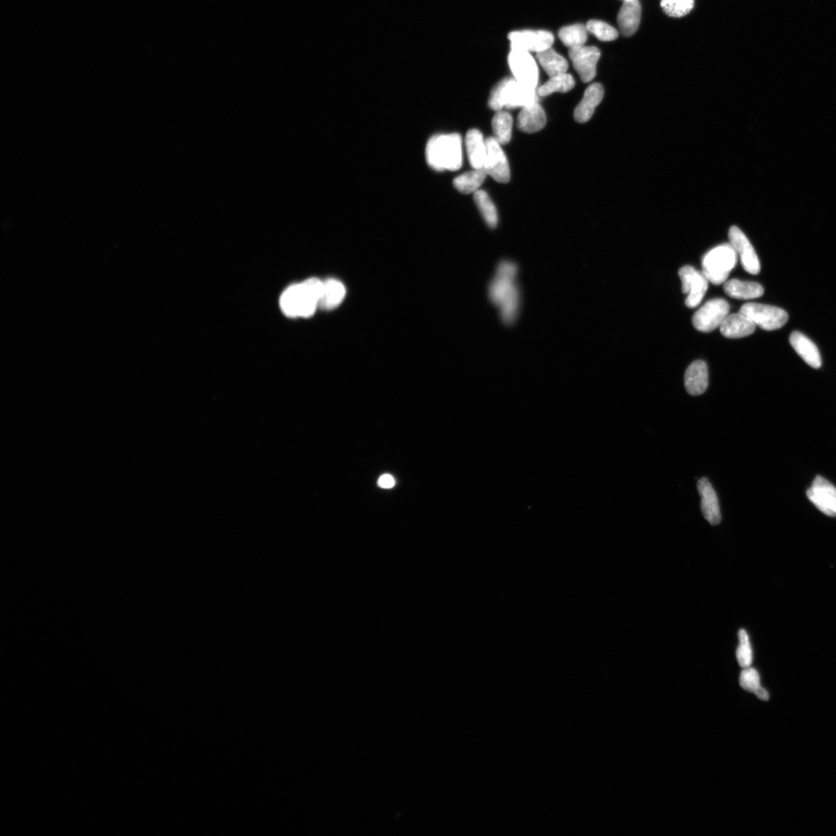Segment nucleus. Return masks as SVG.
<instances>
[{
  "instance_id": "11",
  "label": "nucleus",
  "mask_w": 836,
  "mask_h": 836,
  "mask_svg": "<svg viewBox=\"0 0 836 836\" xmlns=\"http://www.w3.org/2000/svg\"><path fill=\"white\" fill-rule=\"evenodd\" d=\"M568 55L575 70L579 74L583 82L587 83L594 79L597 75V66L601 56L599 48L583 45L570 49Z\"/></svg>"
},
{
  "instance_id": "22",
  "label": "nucleus",
  "mask_w": 836,
  "mask_h": 836,
  "mask_svg": "<svg viewBox=\"0 0 836 836\" xmlns=\"http://www.w3.org/2000/svg\"><path fill=\"white\" fill-rule=\"evenodd\" d=\"M723 289L727 295L741 300L757 298L762 297L764 293V288L759 283L738 279L726 281Z\"/></svg>"
},
{
  "instance_id": "31",
  "label": "nucleus",
  "mask_w": 836,
  "mask_h": 836,
  "mask_svg": "<svg viewBox=\"0 0 836 836\" xmlns=\"http://www.w3.org/2000/svg\"><path fill=\"white\" fill-rule=\"evenodd\" d=\"M694 0H662L660 6L665 13L672 18H682L693 9Z\"/></svg>"
},
{
  "instance_id": "10",
  "label": "nucleus",
  "mask_w": 836,
  "mask_h": 836,
  "mask_svg": "<svg viewBox=\"0 0 836 836\" xmlns=\"http://www.w3.org/2000/svg\"><path fill=\"white\" fill-rule=\"evenodd\" d=\"M487 155L483 169L496 181L507 183L511 180V170L501 145L495 137L486 140Z\"/></svg>"
},
{
  "instance_id": "25",
  "label": "nucleus",
  "mask_w": 836,
  "mask_h": 836,
  "mask_svg": "<svg viewBox=\"0 0 836 836\" xmlns=\"http://www.w3.org/2000/svg\"><path fill=\"white\" fill-rule=\"evenodd\" d=\"M487 175L484 169H473L456 178L453 186L462 194L475 193L479 190Z\"/></svg>"
},
{
  "instance_id": "15",
  "label": "nucleus",
  "mask_w": 836,
  "mask_h": 836,
  "mask_svg": "<svg viewBox=\"0 0 836 836\" xmlns=\"http://www.w3.org/2000/svg\"><path fill=\"white\" fill-rule=\"evenodd\" d=\"M604 96V89L599 83H593L585 90L583 98L574 112L576 122H588Z\"/></svg>"
},
{
  "instance_id": "23",
  "label": "nucleus",
  "mask_w": 836,
  "mask_h": 836,
  "mask_svg": "<svg viewBox=\"0 0 836 836\" xmlns=\"http://www.w3.org/2000/svg\"><path fill=\"white\" fill-rule=\"evenodd\" d=\"M346 295L344 284L337 279L323 281L320 307L332 310L341 305Z\"/></svg>"
},
{
  "instance_id": "3",
  "label": "nucleus",
  "mask_w": 836,
  "mask_h": 836,
  "mask_svg": "<svg viewBox=\"0 0 836 836\" xmlns=\"http://www.w3.org/2000/svg\"><path fill=\"white\" fill-rule=\"evenodd\" d=\"M429 165L438 171H455L463 165V140L458 133L432 137L426 147Z\"/></svg>"
},
{
  "instance_id": "36",
  "label": "nucleus",
  "mask_w": 836,
  "mask_h": 836,
  "mask_svg": "<svg viewBox=\"0 0 836 836\" xmlns=\"http://www.w3.org/2000/svg\"><path fill=\"white\" fill-rule=\"evenodd\" d=\"M378 485L381 488L390 489L395 487V480L390 475H383L380 478Z\"/></svg>"
},
{
  "instance_id": "6",
  "label": "nucleus",
  "mask_w": 836,
  "mask_h": 836,
  "mask_svg": "<svg viewBox=\"0 0 836 836\" xmlns=\"http://www.w3.org/2000/svg\"><path fill=\"white\" fill-rule=\"evenodd\" d=\"M756 325L767 331L779 329L789 321V315L783 309L772 305L747 303L740 310Z\"/></svg>"
},
{
  "instance_id": "19",
  "label": "nucleus",
  "mask_w": 836,
  "mask_h": 836,
  "mask_svg": "<svg viewBox=\"0 0 836 836\" xmlns=\"http://www.w3.org/2000/svg\"><path fill=\"white\" fill-rule=\"evenodd\" d=\"M641 19V6L638 0L624 1L618 13L617 22L622 35L631 37L638 30Z\"/></svg>"
},
{
  "instance_id": "14",
  "label": "nucleus",
  "mask_w": 836,
  "mask_h": 836,
  "mask_svg": "<svg viewBox=\"0 0 836 836\" xmlns=\"http://www.w3.org/2000/svg\"><path fill=\"white\" fill-rule=\"evenodd\" d=\"M697 488L701 497V511L705 519L713 526L720 524L722 521L720 504L712 484L704 478L699 480Z\"/></svg>"
},
{
  "instance_id": "21",
  "label": "nucleus",
  "mask_w": 836,
  "mask_h": 836,
  "mask_svg": "<svg viewBox=\"0 0 836 836\" xmlns=\"http://www.w3.org/2000/svg\"><path fill=\"white\" fill-rule=\"evenodd\" d=\"M465 148L473 169H483L487 155L486 140L478 130H470L465 136Z\"/></svg>"
},
{
  "instance_id": "5",
  "label": "nucleus",
  "mask_w": 836,
  "mask_h": 836,
  "mask_svg": "<svg viewBox=\"0 0 836 836\" xmlns=\"http://www.w3.org/2000/svg\"><path fill=\"white\" fill-rule=\"evenodd\" d=\"M738 263V254L730 244H725L711 249L702 259V272L708 281L721 286L729 278L730 273Z\"/></svg>"
},
{
  "instance_id": "33",
  "label": "nucleus",
  "mask_w": 836,
  "mask_h": 836,
  "mask_svg": "<svg viewBox=\"0 0 836 836\" xmlns=\"http://www.w3.org/2000/svg\"><path fill=\"white\" fill-rule=\"evenodd\" d=\"M739 646L737 650V659L742 668L751 666L752 662V650L750 638L745 630H740L738 633Z\"/></svg>"
},
{
  "instance_id": "8",
  "label": "nucleus",
  "mask_w": 836,
  "mask_h": 836,
  "mask_svg": "<svg viewBox=\"0 0 836 836\" xmlns=\"http://www.w3.org/2000/svg\"><path fill=\"white\" fill-rule=\"evenodd\" d=\"M508 63L514 79L526 86L536 89L539 79L538 67L531 53L512 50Z\"/></svg>"
},
{
  "instance_id": "28",
  "label": "nucleus",
  "mask_w": 836,
  "mask_h": 836,
  "mask_svg": "<svg viewBox=\"0 0 836 836\" xmlns=\"http://www.w3.org/2000/svg\"><path fill=\"white\" fill-rule=\"evenodd\" d=\"M588 32L587 25L578 23L563 28L559 30L558 36L563 43L571 49L584 45L588 39Z\"/></svg>"
},
{
  "instance_id": "32",
  "label": "nucleus",
  "mask_w": 836,
  "mask_h": 836,
  "mask_svg": "<svg viewBox=\"0 0 836 836\" xmlns=\"http://www.w3.org/2000/svg\"><path fill=\"white\" fill-rule=\"evenodd\" d=\"M587 28L592 35L601 41H613L618 36V30L604 21H589L587 24Z\"/></svg>"
},
{
  "instance_id": "18",
  "label": "nucleus",
  "mask_w": 836,
  "mask_h": 836,
  "mask_svg": "<svg viewBox=\"0 0 836 836\" xmlns=\"http://www.w3.org/2000/svg\"><path fill=\"white\" fill-rule=\"evenodd\" d=\"M756 326L746 315L740 312L727 316L720 328L724 337L740 339L754 333Z\"/></svg>"
},
{
  "instance_id": "13",
  "label": "nucleus",
  "mask_w": 836,
  "mask_h": 836,
  "mask_svg": "<svg viewBox=\"0 0 836 836\" xmlns=\"http://www.w3.org/2000/svg\"><path fill=\"white\" fill-rule=\"evenodd\" d=\"M730 244L735 252L740 255L742 266L747 273L758 274L760 271V263L750 242L738 227H732L729 230Z\"/></svg>"
},
{
  "instance_id": "4",
  "label": "nucleus",
  "mask_w": 836,
  "mask_h": 836,
  "mask_svg": "<svg viewBox=\"0 0 836 836\" xmlns=\"http://www.w3.org/2000/svg\"><path fill=\"white\" fill-rule=\"evenodd\" d=\"M536 89L526 86L514 79L502 80L491 91L489 106L496 112L504 108H523L538 101Z\"/></svg>"
},
{
  "instance_id": "35",
  "label": "nucleus",
  "mask_w": 836,
  "mask_h": 836,
  "mask_svg": "<svg viewBox=\"0 0 836 836\" xmlns=\"http://www.w3.org/2000/svg\"><path fill=\"white\" fill-rule=\"evenodd\" d=\"M697 271L691 266H684L679 270V274L682 282V292L689 295L691 284L695 278Z\"/></svg>"
},
{
  "instance_id": "24",
  "label": "nucleus",
  "mask_w": 836,
  "mask_h": 836,
  "mask_svg": "<svg viewBox=\"0 0 836 836\" xmlns=\"http://www.w3.org/2000/svg\"><path fill=\"white\" fill-rule=\"evenodd\" d=\"M537 58L542 69L550 78L566 73L567 71L568 63L565 58L558 54L553 48L550 47L538 53Z\"/></svg>"
},
{
  "instance_id": "30",
  "label": "nucleus",
  "mask_w": 836,
  "mask_h": 836,
  "mask_svg": "<svg viewBox=\"0 0 836 836\" xmlns=\"http://www.w3.org/2000/svg\"><path fill=\"white\" fill-rule=\"evenodd\" d=\"M708 287V280L704 272L697 271L694 278L685 305L689 308L696 307L704 299Z\"/></svg>"
},
{
  "instance_id": "26",
  "label": "nucleus",
  "mask_w": 836,
  "mask_h": 836,
  "mask_svg": "<svg viewBox=\"0 0 836 836\" xmlns=\"http://www.w3.org/2000/svg\"><path fill=\"white\" fill-rule=\"evenodd\" d=\"M513 117L508 112L500 111L496 113L492 120L493 135L501 145L511 141L513 130Z\"/></svg>"
},
{
  "instance_id": "9",
  "label": "nucleus",
  "mask_w": 836,
  "mask_h": 836,
  "mask_svg": "<svg viewBox=\"0 0 836 836\" xmlns=\"http://www.w3.org/2000/svg\"><path fill=\"white\" fill-rule=\"evenodd\" d=\"M508 38L512 50L536 54L551 47L554 43L553 33L546 30H520L509 33Z\"/></svg>"
},
{
  "instance_id": "2",
  "label": "nucleus",
  "mask_w": 836,
  "mask_h": 836,
  "mask_svg": "<svg viewBox=\"0 0 836 836\" xmlns=\"http://www.w3.org/2000/svg\"><path fill=\"white\" fill-rule=\"evenodd\" d=\"M322 283L311 278L288 288L280 300L283 312L290 317L312 316L320 307Z\"/></svg>"
},
{
  "instance_id": "20",
  "label": "nucleus",
  "mask_w": 836,
  "mask_h": 836,
  "mask_svg": "<svg viewBox=\"0 0 836 836\" xmlns=\"http://www.w3.org/2000/svg\"><path fill=\"white\" fill-rule=\"evenodd\" d=\"M790 344L810 366L818 369L822 366V358L817 346L805 334L793 332L790 337Z\"/></svg>"
},
{
  "instance_id": "12",
  "label": "nucleus",
  "mask_w": 836,
  "mask_h": 836,
  "mask_svg": "<svg viewBox=\"0 0 836 836\" xmlns=\"http://www.w3.org/2000/svg\"><path fill=\"white\" fill-rule=\"evenodd\" d=\"M807 495L810 502L827 516H836V488L821 476H817Z\"/></svg>"
},
{
  "instance_id": "27",
  "label": "nucleus",
  "mask_w": 836,
  "mask_h": 836,
  "mask_svg": "<svg viewBox=\"0 0 836 836\" xmlns=\"http://www.w3.org/2000/svg\"><path fill=\"white\" fill-rule=\"evenodd\" d=\"M575 85L574 78L571 74L564 73L550 77V79L538 89L539 97H546L555 93H567L572 90Z\"/></svg>"
},
{
  "instance_id": "1",
  "label": "nucleus",
  "mask_w": 836,
  "mask_h": 836,
  "mask_svg": "<svg viewBox=\"0 0 836 836\" xmlns=\"http://www.w3.org/2000/svg\"><path fill=\"white\" fill-rule=\"evenodd\" d=\"M518 273L519 267L515 262L502 261L488 287L490 300L499 309L502 322L507 324L514 323L521 312V291L517 283Z\"/></svg>"
},
{
  "instance_id": "34",
  "label": "nucleus",
  "mask_w": 836,
  "mask_h": 836,
  "mask_svg": "<svg viewBox=\"0 0 836 836\" xmlns=\"http://www.w3.org/2000/svg\"><path fill=\"white\" fill-rule=\"evenodd\" d=\"M740 684L742 689L755 694L762 687L758 672L750 667L743 668L740 677Z\"/></svg>"
},
{
  "instance_id": "38",
  "label": "nucleus",
  "mask_w": 836,
  "mask_h": 836,
  "mask_svg": "<svg viewBox=\"0 0 836 836\" xmlns=\"http://www.w3.org/2000/svg\"><path fill=\"white\" fill-rule=\"evenodd\" d=\"M624 1H631V0H624Z\"/></svg>"
},
{
  "instance_id": "37",
  "label": "nucleus",
  "mask_w": 836,
  "mask_h": 836,
  "mask_svg": "<svg viewBox=\"0 0 836 836\" xmlns=\"http://www.w3.org/2000/svg\"><path fill=\"white\" fill-rule=\"evenodd\" d=\"M755 695L760 700L767 701L769 699V694L763 687L758 689L755 692Z\"/></svg>"
},
{
  "instance_id": "16",
  "label": "nucleus",
  "mask_w": 836,
  "mask_h": 836,
  "mask_svg": "<svg viewBox=\"0 0 836 836\" xmlns=\"http://www.w3.org/2000/svg\"><path fill=\"white\" fill-rule=\"evenodd\" d=\"M546 114L538 100L521 108L517 117V128L526 133L539 132L546 127Z\"/></svg>"
},
{
  "instance_id": "17",
  "label": "nucleus",
  "mask_w": 836,
  "mask_h": 836,
  "mask_svg": "<svg viewBox=\"0 0 836 836\" xmlns=\"http://www.w3.org/2000/svg\"><path fill=\"white\" fill-rule=\"evenodd\" d=\"M684 387L691 396L704 395L708 386L707 364L702 361L693 362L684 374Z\"/></svg>"
},
{
  "instance_id": "7",
  "label": "nucleus",
  "mask_w": 836,
  "mask_h": 836,
  "mask_svg": "<svg viewBox=\"0 0 836 836\" xmlns=\"http://www.w3.org/2000/svg\"><path fill=\"white\" fill-rule=\"evenodd\" d=\"M730 305L723 298H715L702 306L693 315L692 324L701 332H713L718 327L729 315Z\"/></svg>"
},
{
  "instance_id": "29",
  "label": "nucleus",
  "mask_w": 836,
  "mask_h": 836,
  "mask_svg": "<svg viewBox=\"0 0 836 836\" xmlns=\"http://www.w3.org/2000/svg\"><path fill=\"white\" fill-rule=\"evenodd\" d=\"M474 200L488 227L492 229L496 228L498 224L497 208L487 192L482 190L475 191Z\"/></svg>"
}]
</instances>
